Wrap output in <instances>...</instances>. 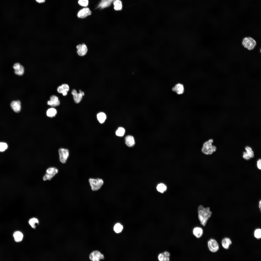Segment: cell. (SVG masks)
Listing matches in <instances>:
<instances>
[{
	"label": "cell",
	"mask_w": 261,
	"mask_h": 261,
	"mask_svg": "<svg viewBox=\"0 0 261 261\" xmlns=\"http://www.w3.org/2000/svg\"><path fill=\"white\" fill-rule=\"evenodd\" d=\"M35 3L39 5H42L45 4L47 0H33Z\"/></svg>",
	"instance_id": "cell-34"
},
{
	"label": "cell",
	"mask_w": 261,
	"mask_h": 261,
	"mask_svg": "<svg viewBox=\"0 0 261 261\" xmlns=\"http://www.w3.org/2000/svg\"><path fill=\"white\" fill-rule=\"evenodd\" d=\"M125 143L129 147L133 146L135 144V141L134 137L132 136L128 135L125 138Z\"/></svg>",
	"instance_id": "cell-20"
},
{
	"label": "cell",
	"mask_w": 261,
	"mask_h": 261,
	"mask_svg": "<svg viewBox=\"0 0 261 261\" xmlns=\"http://www.w3.org/2000/svg\"><path fill=\"white\" fill-rule=\"evenodd\" d=\"M14 69L15 73L18 75L21 76L23 75L24 72V67L20 63H15L13 66Z\"/></svg>",
	"instance_id": "cell-10"
},
{
	"label": "cell",
	"mask_w": 261,
	"mask_h": 261,
	"mask_svg": "<svg viewBox=\"0 0 261 261\" xmlns=\"http://www.w3.org/2000/svg\"><path fill=\"white\" fill-rule=\"evenodd\" d=\"M72 94L73 95L74 102L77 103H79L80 102L82 96L84 94L83 92H82L81 93H77L76 91L74 89L72 90Z\"/></svg>",
	"instance_id": "cell-12"
},
{
	"label": "cell",
	"mask_w": 261,
	"mask_h": 261,
	"mask_svg": "<svg viewBox=\"0 0 261 261\" xmlns=\"http://www.w3.org/2000/svg\"><path fill=\"white\" fill-rule=\"evenodd\" d=\"M254 236L256 238L259 239L261 238V230L260 229H256L254 233Z\"/></svg>",
	"instance_id": "cell-31"
},
{
	"label": "cell",
	"mask_w": 261,
	"mask_h": 261,
	"mask_svg": "<svg viewBox=\"0 0 261 261\" xmlns=\"http://www.w3.org/2000/svg\"><path fill=\"white\" fill-rule=\"evenodd\" d=\"M115 0H102L97 8L103 9L110 6Z\"/></svg>",
	"instance_id": "cell-16"
},
{
	"label": "cell",
	"mask_w": 261,
	"mask_h": 261,
	"mask_svg": "<svg viewBox=\"0 0 261 261\" xmlns=\"http://www.w3.org/2000/svg\"><path fill=\"white\" fill-rule=\"evenodd\" d=\"M58 172V170L56 168L51 167L49 168L46 170V173L43 177L44 180H50Z\"/></svg>",
	"instance_id": "cell-5"
},
{
	"label": "cell",
	"mask_w": 261,
	"mask_h": 261,
	"mask_svg": "<svg viewBox=\"0 0 261 261\" xmlns=\"http://www.w3.org/2000/svg\"><path fill=\"white\" fill-rule=\"evenodd\" d=\"M198 218L202 225L205 226L209 218L211 217L212 212L209 207H204L202 205H199L198 208Z\"/></svg>",
	"instance_id": "cell-1"
},
{
	"label": "cell",
	"mask_w": 261,
	"mask_h": 261,
	"mask_svg": "<svg viewBox=\"0 0 261 261\" xmlns=\"http://www.w3.org/2000/svg\"><path fill=\"white\" fill-rule=\"evenodd\" d=\"M123 226L120 223H118L115 225L114 230L115 232L116 233L121 232L123 229Z\"/></svg>",
	"instance_id": "cell-28"
},
{
	"label": "cell",
	"mask_w": 261,
	"mask_h": 261,
	"mask_svg": "<svg viewBox=\"0 0 261 261\" xmlns=\"http://www.w3.org/2000/svg\"><path fill=\"white\" fill-rule=\"evenodd\" d=\"M89 182L92 190L97 191L100 189L103 185L104 181L102 179L90 178Z\"/></svg>",
	"instance_id": "cell-3"
},
{
	"label": "cell",
	"mask_w": 261,
	"mask_h": 261,
	"mask_svg": "<svg viewBox=\"0 0 261 261\" xmlns=\"http://www.w3.org/2000/svg\"><path fill=\"white\" fill-rule=\"evenodd\" d=\"M170 255V254L168 252L165 251L160 254L158 256V259L160 261H169Z\"/></svg>",
	"instance_id": "cell-18"
},
{
	"label": "cell",
	"mask_w": 261,
	"mask_h": 261,
	"mask_svg": "<svg viewBox=\"0 0 261 261\" xmlns=\"http://www.w3.org/2000/svg\"><path fill=\"white\" fill-rule=\"evenodd\" d=\"M203 230L200 227H197L194 228L193 230V235L197 238H200L203 234Z\"/></svg>",
	"instance_id": "cell-19"
},
{
	"label": "cell",
	"mask_w": 261,
	"mask_h": 261,
	"mask_svg": "<svg viewBox=\"0 0 261 261\" xmlns=\"http://www.w3.org/2000/svg\"><path fill=\"white\" fill-rule=\"evenodd\" d=\"M59 159L60 161L63 163H65L69 156V150L66 149L61 148L59 150Z\"/></svg>",
	"instance_id": "cell-7"
},
{
	"label": "cell",
	"mask_w": 261,
	"mask_h": 261,
	"mask_svg": "<svg viewBox=\"0 0 261 261\" xmlns=\"http://www.w3.org/2000/svg\"><path fill=\"white\" fill-rule=\"evenodd\" d=\"M29 223L33 228H35L36 226L35 225V224L36 223H38V221L37 219L35 218H33L29 220Z\"/></svg>",
	"instance_id": "cell-30"
},
{
	"label": "cell",
	"mask_w": 261,
	"mask_h": 261,
	"mask_svg": "<svg viewBox=\"0 0 261 261\" xmlns=\"http://www.w3.org/2000/svg\"><path fill=\"white\" fill-rule=\"evenodd\" d=\"M172 90L178 94H182L184 92L183 86L181 84H177L173 88Z\"/></svg>",
	"instance_id": "cell-17"
},
{
	"label": "cell",
	"mask_w": 261,
	"mask_h": 261,
	"mask_svg": "<svg viewBox=\"0 0 261 261\" xmlns=\"http://www.w3.org/2000/svg\"><path fill=\"white\" fill-rule=\"evenodd\" d=\"M91 12L88 7L84 8L79 11L78 13V17L80 18H84L90 15Z\"/></svg>",
	"instance_id": "cell-11"
},
{
	"label": "cell",
	"mask_w": 261,
	"mask_h": 261,
	"mask_svg": "<svg viewBox=\"0 0 261 261\" xmlns=\"http://www.w3.org/2000/svg\"><path fill=\"white\" fill-rule=\"evenodd\" d=\"M97 119L101 123H103L106 119L107 116L105 113L103 112H100L97 115Z\"/></svg>",
	"instance_id": "cell-22"
},
{
	"label": "cell",
	"mask_w": 261,
	"mask_h": 261,
	"mask_svg": "<svg viewBox=\"0 0 261 261\" xmlns=\"http://www.w3.org/2000/svg\"><path fill=\"white\" fill-rule=\"evenodd\" d=\"M47 104L51 106L56 107L59 105L60 101L57 96L53 95L50 97V100L48 101Z\"/></svg>",
	"instance_id": "cell-13"
},
{
	"label": "cell",
	"mask_w": 261,
	"mask_h": 261,
	"mask_svg": "<svg viewBox=\"0 0 261 261\" xmlns=\"http://www.w3.org/2000/svg\"><path fill=\"white\" fill-rule=\"evenodd\" d=\"M232 244L231 239L228 238H223L221 241V244L223 247L225 249H228L230 246Z\"/></svg>",
	"instance_id": "cell-21"
},
{
	"label": "cell",
	"mask_w": 261,
	"mask_h": 261,
	"mask_svg": "<svg viewBox=\"0 0 261 261\" xmlns=\"http://www.w3.org/2000/svg\"><path fill=\"white\" fill-rule=\"evenodd\" d=\"M208 246L210 251L213 253L217 252L219 249V244L215 239H211L208 241Z\"/></svg>",
	"instance_id": "cell-6"
},
{
	"label": "cell",
	"mask_w": 261,
	"mask_h": 261,
	"mask_svg": "<svg viewBox=\"0 0 261 261\" xmlns=\"http://www.w3.org/2000/svg\"><path fill=\"white\" fill-rule=\"evenodd\" d=\"M257 166L258 168L259 169H261V159H259L257 161Z\"/></svg>",
	"instance_id": "cell-36"
},
{
	"label": "cell",
	"mask_w": 261,
	"mask_h": 261,
	"mask_svg": "<svg viewBox=\"0 0 261 261\" xmlns=\"http://www.w3.org/2000/svg\"><path fill=\"white\" fill-rule=\"evenodd\" d=\"M8 147L7 144L6 143L0 142V152H3L5 151Z\"/></svg>",
	"instance_id": "cell-32"
},
{
	"label": "cell",
	"mask_w": 261,
	"mask_h": 261,
	"mask_svg": "<svg viewBox=\"0 0 261 261\" xmlns=\"http://www.w3.org/2000/svg\"><path fill=\"white\" fill-rule=\"evenodd\" d=\"M10 106L12 109L15 112L19 113L21 110V103L19 100L12 101L10 104Z\"/></svg>",
	"instance_id": "cell-14"
},
{
	"label": "cell",
	"mask_w": 261,
	"mask_h": 261,
	"mask_svg": "<svg viewBox=\"0 0 261 261\" xmlns=\"http://www.w3.org/2000/svg\"><path fill=\"white\" fill-rule=\"evenodd\" d=\"M78 3L81 6L86 7L88 4V0H79Z\"/></svg>",
	"instance_id": "cell-33"
},
{
	"label": "cell",
	"mask_w": 261,
	"mask_h": 261,
	"mask_svg": "<svg viewBox=\"0 0 261 261\" xmlns=\"http://www.w3.org/2000/svg\"><path fill=\"white\" fill-rule=\"evenodd\" d=\"M242 44L245 48L249 50H251L254 48L256 43L253 38L248 37H245L243 39Z\"/></svg>",
	"instance_id": "cell-4"
},
{
	"label": "cell",
	"mask_w": 261,
	"mask_h": 261,
	"mask_svg": "<svg viewBox=\"0 0 261 261\" xmlns=\"http://www.w3.org/2000/svg\"><path fill=\"white\" fill-rule=\"evenodd\" d=\"M156 188L158 192L161 193H163L166 190L167 187L165 184L161 183L157 185Z\"/></svg>",
	"instance_id": "cell-26"
},
{
	"label": "cell",
	"mask_w": 261,
	"mask_h": 261,
	"mask_svg": "<svg viewBox=\"0 0 261 261\" xmlns=\"http://www.w3.org/2000/svg\"><path fill=\"white\" fill-rule=\"evenodd\" d=\"M69 89V87L67 84H63L58 87L57 91L58 93H62L63 95L65 96L67 94Z\"/></svg>",
	"instance_id": "cell-15"
},
{
	"label": "cell",
	"mask_w": 261,
	"mask_h": 261,
	"mask_svg": "<svg viewBox=\"0 0 261 261\" xmlns=\"http://www.w3.org/2000/svg\"><path fill=\"white\" fill-rule=\"evenodd\" d=\"M261 201L260 200V202H259V207L260 208V209H261Z\"/></svg>",
	"instance_id": "cell-37"
},
{
	"label": "cell",
	"mask_w": 261,
	"mask_h": 261,
	"mask_svg": "<svg viewBox=\"0 0 261 261\" xmlns=\"http://www.w3.org/2000/svg\"><path fill=\"white\" fill-rule=\"evenodd\" d=\"M114 8L116 10H120L122 8V5L121 1L120 0H115L114 1Z\"/></svg>",
	"instance_id": "cell-25"
},
{
	"label": "cell",
	"mask_w": 261,
	"mask_h": 261,
	"mask_svg": "<svg viewBox=\"0 0 261 261\" xmlns=\"http://www.w3.org/2000/svg\"><path fill=\"white\" fill-rule=\"evenodd\" d=\"M89 258L91 261H98L104 258L103 254L99 251H94L91 252L89 255Z\"/></svg>",
	"instance_id": "cell-8"
},
{
	"label": "cell",
	"mask_w": 261,
	"mask_h": 261,
	"mask_svg": "<svg viewBox=\"0 0 261 261\" xmlns=\"http://www.w3.org/2000/svg\"><path fill=\"white\" fill-rule=\"evenodd\" d=\"M213 141V140L211 139L203 144L201 150L203 153L206 155H211L216 151V147L212 145Z\"/></svg>",
	"instance_id": "cell-2"
},
{
	"label": "cell",
	"mask_w": 261,
	"mask_h": 261,
	"mask_svg": "<svg viewBox=\"0 0 261 261\" xmlns=\"http://www.w3.org/2000/svg\"><path fill=\"white\" fill-rule=\"evenodd\" d=\"M125 132L124 129L122 127H119L116 130V134L118 136L122 137L123 136Z\"/></svg>",
	"instance_id": "cell-27"
},
{
	"label": "cell",
	"mask_w": 261,
	"mask_h": 261,
	"mask_svg": "<svg viewBox=\"0 0 261 261\" xmlns=\"http://www.w3.org/2000/svg\"><path fill=\"white\" fill-rule=\"evenodd\" d=\"M245 149L246 151V152L251 158L254 157V152L252 151L251 148L247 146L245 147Z\"/></svg>",
	"instance_id": "cell-29"
},
{
	"label": "cell",
	"mask_w": 261,
	"mask_h": 261,
	"mask_svg": "<svg viewBox=\"0 0 261 261\" xmlns=\"http://www.w3.org/2000/svg\"><path fill=\"white\" fill-rule=\"evenodd\" d=\"M14 240L16 242H19L22 240L23 235L21 232L17 231L15 232L13 234Z\"/></svg>",
	"instance_id": "cell-23"
},
{
	"label": "cell",
	"mask_w": 261,
	"mask_h": 261,
	"mask_svg": "<svg viewBox=\"0 0 261 261\" xmlns=\"http://www.w3.org/2000/svg\"><path fill=\"white\" fill-rule=\"evenodd\" d=\"M243 154V157L245 159L247 160H248L250 159L251 158L246 152H244Z\"/></svg>",
	"instance_id": "cell-35"
},
{
	"label": "cell",
	"mask_w": 261,
	"mask_h": 261,
	"mask_svg": "<svg viewBox=\"0 0 261 261\" xmlns=\"http://www.w3.org/2000/svg\"><path fill=\"white\" fill-rule=\"evenodd\" d=\"M78 55L81 56H85L87 54V48L86 45L84 44H79L76 46Z\"/></svg>",
	"instance_id": "cell-9"
},
{
	"label": "cell",
	"mask_w": 261,
	"mask_h": 261,
	"mask_svg": "<svg viewBox=\"0 0 261 261\" xmlns=\"http://www.w3.org/2000/svg\"><path fill=\"white\" fill-rule=\"evenodd\" d=\"M57 113V111L56 109L53 108L48 109L46 112L47 116L50 117H54L56 115Z\"/></svg>",
	"instance_id": "cell-24"
}]
</instances>
